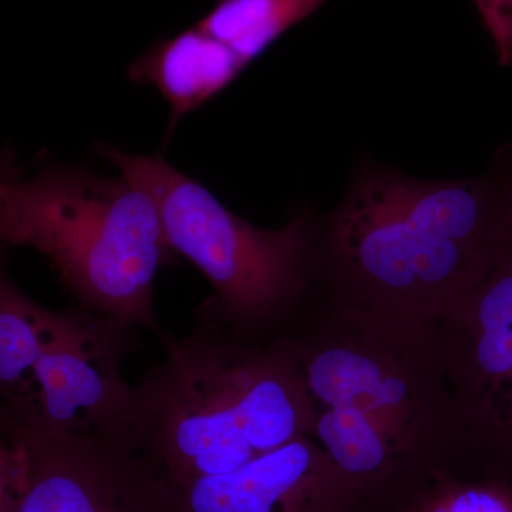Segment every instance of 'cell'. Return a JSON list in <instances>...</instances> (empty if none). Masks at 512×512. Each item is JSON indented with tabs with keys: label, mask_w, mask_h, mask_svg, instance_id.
I'll return each mask as SVG.
<instances>
[{
	"label": "cell",
	"mask_w": 512,
	"mask_h": 512,
	"mask_svg": "<svg viewBox=\"0 0 512 512\" xmlns=\"http://www.w3.org/2000/svg\"><path fill=\"white\" fill-rule=\"evenodd\" d=\"M431 325L478 447L512 456V254Z\"/></svg>",
	"instance_id": "cell-8"
},
{
	"label": "cell",
	"mask_w": 512,
	"mask_h": 512,
	"mask_svg": "<svg viewBox=\"0 0 512 512\" xmlns=\"http://www.w3.org/2000/svg\"><path fill=\"white\" fill-rule=\"evenodd\" d=\"M512 254V211L497 175L417 180L360 171L319 224L329 303L433 323Z\"/></svg>",
	"instance_id": "cell-2"
},
{
	"label": "cell",
	"mask_w": 512,
	"mask_h": 512,
	"mask_svg": "<svg viewBox=\"0 0 512 512\" xmlns=\"http://www.w3.org/2000/svg\"><path fill=\"white\" fill-rule=\"evenodd\" d=\"M0 512H173L163 477L120 441L0 419Z\"/></svg>",
	"instance_id": "cell-6"
},
{
	"label": "cell",
	"mask_w": 512,
	"mask_h": 512,
	"mask_svg": "<svg viewBox=\"0 0 512 512\" xmlns=\"http://www.w3.org/2000/svg\"><path fill=\"white\" fill-rule=\"evenodd\" d=\"M390 512H512V481L448 474L424 485Z\"/></svg>",
	"instance_id": "cell-13"
},
{
	"label": "cell",
	"mask_w": 512,
	"mask_h": 512,
	"mask_svg": "<svg viewBox=\"0 0 512 512\" xmlns=\"http://www.w3.org/2000/svg\"><path fill=\"white\" fill-rule=\"evenodd\" d=\"M247 67L228 46L195 25L154 43L131 63L128 77L153 84L170 103V138L185 114L221 93Z\"/></svg>",
	"instance_id": "cell-10"
},
{
	"label": "cell",
	"mask_w": 512,
	"mask_h": 512,
	"mask_svg": "<svg viewBox=\"0 0 512 512\" xmlns=\"http://www.w3.org/2000/svg\"><path fill=\"white\" fill-rule=\"evenodd\" d=\"M493 39L498 62L512 67V0H473Z\"/></svg>",
	"instance_id": "cell-14"
},
{
	"label": "cell",
	"mask_w": 512,
	"mask_h": 512,
	"mask_svg": "<svg viewBox=\"0 0 512 512\" xmlns=\"http://www.w3.org/2000/svg\"><path fill=\"white\" fill-rule=\"evenodd\" d=\"M0 237L45 255L80 308L167 336L154 312V281L175 252L156 200L126 175L49 163L23 178L8 167Z\"/></svg>",
	"instance_id": "cell-4"
},
{
	"label": "cell",
	"mask_w": 512,
	"mask_h": 512,
	"mask_svg": "<svg viewBox=\"0 0 512 512\" xmlns=\"http://www.w3.org/2000/svg\"><path fill=\"white\" fill-rule=\"evenodd\" d=\"M96 151L156 200L168 244L214 288L202 311L248 338L291 332L319 279V222L312 214L299 212L281 229L255 227L160 154Z\"/></svg>",
	"instance_id": "cell-5"
},
{
	"label": "cell",
	"mask_w": 512,
	"mask_h": 512,
	"mask_svg": "<svg viewBox=\"0 0 512 512\" xmlns=\"http://www.w3.org/2000/svg\"><path fill=\"white\" fill-rule=\"evenodd\" d=\"M136 342L130 323L84 308L57 312L25 389L2 402L0 419L131 446L137 389L124 382L120 367Z\"/></svg>",
	"instance_id": "cell-7"
},
{
	"label": "cell",
	"mask_w": 512,
	"mask_h": 512,
	"mask_svg": "<svg viewBox=\"0 0 512 512\" xmlns=\"http://www.w3.org/2000/svg\"><path fill=\"white\" fill-rule=\"evenodd\" d=\"M291 339L312 437L366 508L390 512L480 447L451 392L431 323L328 303Z\"/></svg>",
	"instance_id": "cell-1"
},
{
	"label": "cell",
	"mask_w": 512,
	"mask_h": 512,
	"mask_svg": "<svg viewBox=\"0 0 512 512\" xmlns=\"http://www.w3.org/2000/svg\"><path fill=\"white\" fill-rule=\"evenodd\" d=\"M165 483L173 512H362L366 508L312 436L224 476Z\"/></svg>",
	"instance_id": "cell-9"
},
{
	"label": "cell",
	"mask_w": 512,
	"mask_h": 512,
	"mask_svg": "<svg viewBox=\"0 0 512 512\" xmlns=\"http://www.w3.org/2000/svg\"><path fill=\"white\" fill-rule=\"evenodd\" d=\"M57 318L25 295L8 272L0 282V387L2 402L18 397L42 355Z\"/></svg>",
	"instance_id": "cell-12"
},
{
	"label": "cell",
	"mask_w": 512,
	"mask_h": 512,
	"mask_svg": "<svg viewBox=\"0 0 512 512\" xmlns=\"http://www.w3.org/2000/svg\"><path fill=\"white\" fill-rule=\"evenodd\" d=\"M328 0H217L197 23L247 66Z\"/></svg>",
	"instance_id": "cell-11"
},
{
	"label": "cell",
	"mask_w": 512,
	"mask_h": 512,
	"mask_svg": "<svg viewBox=\"0 0 512 512\" xmlns=\"http://www.w3.org/2000/svg\"><path fill=\"white\" fill-rule=\"evenodd\" d=\"M497 178L500 181L501 187L505 192L508 204H510L512 211V148L507 151V154L500 160V167H498Z\"/></svg>",
	"instance_id": "cell-15"
},
{
	"label": "cell",
	"mask_w": 512,
	"mask_h": 512,
	"mask_svg": "<svg viewBox=\"0 0 512 512\" xmlns=\"http://www.w3.org/2000/svg\"><path fill=\"white\" fill-rule=\"evenodd\" d=\"M141 379L131 447L167 481L224 476L313 434L291 339H254L197 309Z\"/></svg>",
	"instance_id": "cell-3"
}]
</instances>
